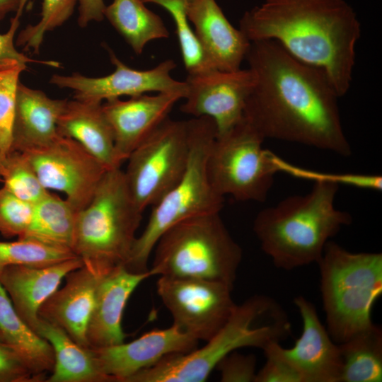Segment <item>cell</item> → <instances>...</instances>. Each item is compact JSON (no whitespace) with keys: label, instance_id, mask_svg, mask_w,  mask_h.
<instances>
[{"label":"cell","instance_id":"cell-25","mask_svg":"<svg viewBox=\"0 0 382 382\" xmlns=\"http://www.w3.org/2000/svg\"><path fill=\"white\" fill-rule=\"evenodd\" d=\"M35 332L54 353V368L47 382H115L99 371L91 349L77 344L59 326L40 318Z\"/></svg>","mask_w":382,"mask_h":382},{"label":"cell","instance_id":"cell-21","mask_svg":"<svg viewBox=\"0 0 382 382\" xmlns=\"http://www.w3.org/2000/svg\"><path fill=\"white\" fill-rule=\"evenodd\" d=\"M188 19L214 69L228 71L241 69L250 42L230 23L215 0H192Z\"/></svg>","mask_w":382,"mask_h":382},{"label":"cell","instance_id":"cell-27","mask_svg":"<svg viewBox=\"0 0 382 382\" xmlns=\"http://www.w3.org/2000/svg\"><path fill=\"white\" fill-rule=\"evenodd\" d=\"M103 15L137 54L149 42L169 37L161 18L141 0H113L105 6Z\"/></svg>","mask_w":382,"mask_h":382},{"label":"cell","instance_id":"cell-42","mask_svg":"<svg viewBox=\"0 0 382 382\" xmlns=\"http://www.w3.org/2000/svg\"><path fill=\"white\" fill-rule=\"evenodd\" d=\"M3 161H4V157L2 155L1 146H0V182H1V171H2V167H3Z\"/></svg>","mask_w":382,"mask_h":382},{"label":"cell","instance_id":"cell-39","mask_svg":"<svg viewBox=\"0 0 382 382\" xmlns=\"http://www.w3.org/2000/svg\"><path fill=\"white\" fill-rule=\"evenodd\" d=\"M0 382H40L7 345L0 342Z\"/></svg>","mask_w":382,"mask_h":382},{"label":"cell","instance_id":"cell-16","mask_svg":"<svg viewBox=\"0 0 382 382\" xmlns=\"http://www.w3.org/2000/svg\"><path fill=\"white\" fill-rule=\"evenodd\" d=\"M197 343L198 340L172 325L151 330L127 343L90 349L101 373L112 377L115 382H125L166 355L194 350Z\"/></svg>","mask_w":382,"mask_h":382},{"label":"cell","instance_id":"cell-36","mask_svg":"<svg viewBox=\"0 0 382 382\" xmlns=\"http://www.w3.org/2000/svg\"><path fill=\"white\" fill-rule=\"evenodd\" d=\"M256 365L255 355L233 351L224 357L216 369L220 372L221 382H255Z\"/></svg>","mask_w":382,"mask_h":382},{"label":"cell","instance_id":"cell-20","mask_svg":"<svg viewBox=\"0 0 382 382\" xmlns=\"http://www.w3.org/2000/svg\"><path fill=\"white\" fill-rule=\"evenodd\" d=\"M83 265L77 256L45 267L11 265L0 271V284L16 313L35 332L41 306L58 289L67 274Z\"/></svg>","mask_w":382,"mask_h":382},{"label":"cell","instance_id":"cell-3","mask_svg":"<svg viewBox=\"0 0 382 382\" xmlns=\"http://www.w3.org/2000/svg\"><path fill=\"white\" fill-rule=\"evenodd\" d=\"M338 189L335 183L317 181L308 193L287 197L257 214L253 231L277 268L318 263L330 238L352 223L350 214L335 206Z\"/></svg>","mask_w":382,"mask_h":382},{"label":"cell","instance_id":"cell-40","mask_svg":"<svg viewBox=\"0 0 382 382\" xmlns=\"http://www.w3.org/2000/svg\"><path fill=\"white\" fill-rule=\"evenodd\" d=\"M78 23L81 28L91 21H101L104 18L105 5L103 0H79Z\"/></svg>","mask_w":382,"mask_h":382},{"label":"cell","instance_id":"cell-30","mask_svg":"<svg viewBox=\"0 0 382 382\" xmlns=\"http://www.w3.org/2000/svg\"><path fill=\"white\" fill-rule=\"evenodd\" d=\"M77 257L69 249L31 239L0 241V271L11 265L45 267Z\"/></svg>","mask_w":382,"mask_h":382},{"label":"cell","instance_id":"cell-22","mask_svg":"<svg viewBox=\"0 0 382 382\" xmlns=\"http://www.w3.org/2000/svg\"><path fill=\"white\" fill-rule=\"evenodd\" d=\"M67 99H52L19 82L12 128L11 151L45 146L59 136L57 123Z\"/></svg>","mask_w":382,"mask_h":382},{"label":"cell","instance_id":"cell-34","mask_svg":"<svg viewBox=\"0 0 382 382\" xmlns=\"http://www.w3.org/2000/svg\"><path fill=\"white\" fill-rule=\"evenodd\" d=\"M33 207L4 185L0 187V233L5 238H21L30 224Z\"/></svg>","mask_w":382,"mask_h":382},{"label":"cell","instance_id":"cell-32","mask_svg":"<svg viewBox=\"0 0 382 382\" xmlns=\"http://www.w3.org/2000/svg\"><path fill=\"white\" fill-rule=\"evenodd\" d=\"M79 0H42L40 20L21 31L16 45L38 53L45 34L62 25L72 15Z\"/></svg>","mask_w":382,"mask_h":382},{"label":"cell","instance_id":"cell-12","mask_svg":"<svg viewBox=\"0 0 382 382\" xmlns=\"http://www.w3.org/2000/svg\"><path fill=\"white\" fill-rule=\"evenodd\" d=\"M23 153L43 187L64 194L77 212L90 202L108 170L76 141L61 135L45 146Z\"/></svg>","mask_w":382,"mask_h":382},{"label":"cell","instance_id":"cell-11","mask_svg":"<svg viewBox=\"0 0 382 382\" xmlns=\"http://www.w3.org/2000/svg\"><path fill=\"white\" fill-rule=\"evenodd\" d=\"M156 290L172 315L173 325L198 341L214 336L236 306L233 288L219 282L160 276Z\"/></svg>","mask_w":382,"mask_h":382},{"label":"cell","instance_id":"cell-31","mask_svg":"<svg viewBox=\"0 0 382 382\" xmlns=\"http://www.w3.org/2000/svg\"><path fill=\"white\" fill-rule=\"evenodd\" d=\"M1 183L21 199L35 204L50 192L40 181L26 155L11 151L4 159Z\"/></svg>","mask_w":382,"mask_h":382},{"label":"cell","instance_id":"cell-35","mask_svg":"<svg viewBox=\"0 0 382 382\" xmlns=\"http://www.w3.org/2000/svg\"><path fill=\"white\" fill-rule=\"evenodd\" d=\"M279 170H286L291 174L299 177L306 178L317 181H325L335 183L349 185L363 189L381 190L382 188V178L376 175H361V174H323L314 173L311 170H306L295 168L281 160L279 163Z\"/></svg>","mask_w":382,"mask_h":382},{"label":"cell","instance_id":"cell-4","mask_svg":"<svg viewBox=\"0 0 382 382\" xmlns=\"http://www.w3.org/2000/svg\"><path fill=\"white\" fill-rule=\"evenodd\" d=\"M291 332L289 316L274 299L255 294L236 305L222 328L201 348L165 356L125 382H204L226 355L243 347L263 349Z\"/></svg>","mask_w":382,"mask_h":382},{"label":"cell","instance_id":"cell-41","mask_svg":"<svg viewBox=\"0 0 382 382\" xmlns=\"http://www.w3.org/2000/svg\"><path fill=\"white\" fill-rule=\"evenodd\" d=\"M28 0H0V22L7 13L17 11L21 4Z\"/></svg>","mask_w":382,"mask_h":382},{"label":"cell","instance_id":"cell-2","mask_svg":"<svg viewBox=\"0 0 382 382\" xmlns=\"http://www.w3.org/2000/svg\"><path fill=\"white\" fill-rule=\"evenodd\" d=\"M239 30L322 70L340 97L350 88L361 28L345 0H265L243 15Z\"/></svg>","mask_w":382,"mask_h":382},{"label":"cell","instance_id":"cell-38","mask_svg":"<svg viewBox=\"0 0 382 382\" xmlns=\"http://www.w3.org/2000/svg\"><path fill=\"white\" fill-rule=\"evenodd\" d=\"M262 350L266 361L257 371L255 382H303L299 373L276 352L273 343Z\"/></svg>","mask_w":382,"mask_h":382},{"label":"cell","instance_id":"cell-33","mask_svg":"<svg viewBox=\"0 0 382 382\" xmlns=\"http://www.w3.org/2000/svg\"><path fill=\"white\" fill-rule=\"evenodd\" d=\"M25 69L16 66L0 70V146L4 159L11 152L17 88Z\"/></svg>","mask_w":382,"mask_h":382},{"label":"cell","instance_id":"cell-37","mask_svg":"<svg viewBox=\"0 0 382 382\" xmlns=\"http://www.w3.org/2000/svg\"><path fill=\"white\" fill-rule=\"evenodd\" d=\"M27 1L23 2L16 11V16L11 21L8 30L0 34V70L9 69L16 66L26 67L30 62H39L53 66H59V64L52 61H37L29 58L19 52L14 46V35L20 24V17Z\"/></svg>","mask_w":382,"mask_h":382},{"label":"cell","instance_id":"cell-13","mask_svg":"<svg viewBox=\"0 0 382 382\" xmlns=\"http://www.w3.org/2000/svg\"><path fill=\"white\" fill-rule=\"evenodd\" d=\"M185 81L187 88L180 111L193 117L212 118L219 136L244 118L246 101L255 77L249 68L231 71L212 69L188 74Z\"/></svg>","mask_w":382,"mask_h":382},{"label":"cell","instance_id":"cell-10","mask_svg":"<svg viewBox=\"0 0 382 382\" xmlns=\"http://www.w3.org/2000/svg\"><path fill=\"white\" fill-rule=\"evenodd\" d=\"M190 154L188 122L167 118L128 156L125 182L142 212L180 180Z\"/></svg>","mask_w":382,"mask_h":382},{"label":"cell","instance_id":"cell-14","mask_svg":"<svg viewBox=\"0 0 382 382\" xmlns=\"http://www.w3.org/2000/svg\"><path fill=\"white\" fill-rule=\"evenodd\" d=\"M105 47L115 66L110 74L97 78L79 73L70 76L54 74L50 83L61 88L72 89L76 100L96 103L120 96L132 97L151 92H181L185 95V81L175 80L171 76L177 66L173 60L166 59L148 70H137L127 66L109 47Z\"/></svg>","mask_w":382,"mask_h":382},{"label":"cell","instance_id":"cell-9","mask_svg":"<svg viewBox=\"0 0 382 382\" xmlns=\"http://www.w3.org/2000/svg\"><path fill=\"white\" fill-rule=\"evenodd\" d=\"M264 138L243 118L216 137L207 158V172L214 190L237 201L264 202L279 171L277 156L262 148Z\"/></svg>","mask_w":382,"mask_h":382},{"label":"cell","instance_id":"cell-23","mask_svg":"<svg viewBox=\"0 0 382 382\" xmlns=\"http://www.w3.org/2000/svg\"><path fill=\"white\" fill-rule=\"evenodd\" d=\"M57 129L59 135L76 141L108 169L120 168L122 162L102 103L68 100Z\"/></svg>","mask_w":382,"mask_h":382},{"label":"cell","instance_id":"cell-43","mask_svg":"<svg viewBox=\"0 0 382 382\" xmlns=\"http://www.w3.org/2000/svg\"><path fill=\"white\" fill-rule=\"evenodd\" d=\"M0 342L4 343V339H3V337H2V335H1V332H0Z\"/></svg>","mask_w":382,"mask_h":382},{"label":"cell","instance_id":"cell-18","mask_svg":"<svg viewBox=\"0 0 382 382\" xmlns=\"http://www.w3.org/2000/svg\"><path fill=\"white\" fill-rule=\"evenodd\" d=\"M154 276L149 270L136 273L117 266L102 276L88 322L86 338L89 348H102L125 342L122 320L127 302L136 288Z\"/></svg>","mask_w":382,"mask_h":382},{"label":"cell","instance_id":"cell-29","mask_svg":"<svg viewBox=\"0 0 382 382\" xmlns=\"http://www.w3.org/2000/svg\"><path fill=\"white\" fill-rule=\"evenodd\" d=\"M141 1L144 4H154L163 7L172 16L183 61L188 74L215 69L199 43L188 19V10L192 0Z\"/></svg>","mask_w":382,"mask_h":382},{"label":"cell","instance_id":"cell-24","mask_svg":"<svg viewBox=\"0 0 382 382\" xmlns=\"http://www.w3.org/2000/svg\"><path fill=\"white\" fill-rule=\"evenodd\" d=\"M0 332L4 342L11 348L40 382L54 365L51 345L32 330L18 316L0 284Z\"/></svg>","mask_w":382,"mask_h":382},{"label":"cell","instance_id":"cell-1","mask_svg":"<svg viewBox=\"0 0 382 382\" xmlns=\"http://www.w3.org/2000/svg\"><path fill=\"white\" fill-rule=\"evenodd\" d=\"M255 77L244 118L265 139L352 154L342 125L340 96L325 74L274 40L250 42L245 56Z\"/></svg>","mask_w":382,"mask_h":382},{"label":"cell","instance_id":"cell-19","mask_svg":"<svg viewBox=\"0 0 382 382\" xmlns=\"http://www.w3.org/2000/svg\"><path fill=\"white\" fill-rule=\"evenodd\" d=\"M103 274L85 265L70 272L65 277V285L41 306L39 317L59 326L77 344L89 349L86 330Z\"/></svg>","mask_w":382,"mask_h":382},{"label":"cell","instance_id":"cell-26","mask_svg":"<svg viewBox=\"0 0 382 382\" xmlns=\"http://www.w3.org/2000/svg\"><path fill=\"white\" fill-rule=\"evenodd\" d=\"M77 213L66 199L49 192L34 204L30 224L18 239H31L73 251Z\"/></svg>","mask_w":382,"mask_h":382},{"label":"cell","instance_id":"cell-8","mask_svg":"<svg viewBox=\"0 0 382 382\" xmlns=\"http://www.w3.org/2000/svg\"><path fill=\"white\" fill-rule=\"evenodd\" d=\"M219 213L187 219L164 232L154 248V275L202 279L233 288L243 250Z\"/></svg>","mask_w":382,"mask_h":382},{"label":"cell","instance_id":"cell-15","mask_svg":"<svg viewBox=\"0 0 382 382\" xmlns=\"http://www.w3.org/2000/svg\"><path fill=\"white\" fill-rule=\"evenodd\" d=\"M301 316V336L291 348L273 343L276 352L299 373L303 382H340L342 361L339 345L322 324L314 304L303 296L294 299Z\"/></svg>","mask_w":382,"mask_h":382},{"label":"cell","instance_id":"cell-7","mask_svg":"<svg viewBox=\"0 0 382 382\" xmlns=\"http://www.w3.org/2000/svg\"><path fill=\"white\" fill-rule=\"evenodd\" d=\"M190 154L179 182L152 206L148 222L137 237L125 267L132 272L149 270L148 262L162 234L189 218L220 212L224 197L212 186L207 172L209 148L216 137L214 120L206 116L187 120Z\"/></svg>","mask_w":382,"mask_h":382},{"label":"cell","instance_id":"cell-5","mask_svg":"<svg viewBox=\"0 0 382 382\" xmlns=\"http://www.w3.org/2000/svg\"><path fill=\"white\" fill-rule=\"evenodd\" d=\"M326 329L340 344L371 327L382 294V254L353 253L329 241L317 263Z\"/></svg>","mask_w":382,"mask_h":382},{"label":"cell","instance_id":"cell-17","mask_svg":"<svg viewBox=\"0 0 382 382\" xmlns=\"http://www.w3.org/2000/svg\"><path fill=\"white\" fill-rule=\"evenodd\" d=\"M184 96L181 92L144 93L127 100L110 99L102 104L112 131L117 157L122 163L169 117L174 105Z\"/></svg>","mask_w":382,"mask_h":382},{"label":"cell","instance_id":"cell-6","mask_svg":"<svg viewBox=\"0 0 382 382\" xmlns=\"http://www.w3.org/2000/svg\"><path fill=\"white\" fill-rule=\"evenodd\" d=\"M142 213L129 192L124 172L108 169L90 202L77 213L73 252L100 274L125 266Z\"/></svg>","mask_w":382,"mask_h":382},{"label":"cell","instance_id":"cell-28","mask_svg":"<svg viewBox=\"0 0 382 382\" xmlns=\"http://www.w3.org/2000/svg\"><path fill=\"white\" fill-rule=\"evenodd\" d=\"M342 370L340 382L382 381V329L374 324L338 344Z\"/></svg>","mask_w":382,"mask_h":382}]
</instances>
